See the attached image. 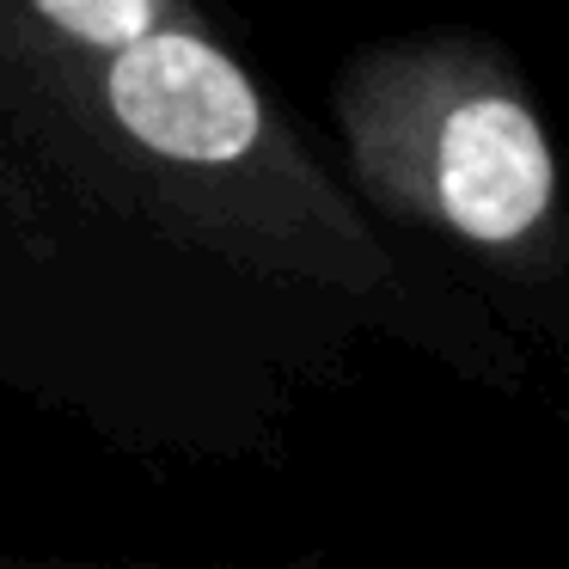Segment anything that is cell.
Returning <instances> with one entry per match:
<instances>
[{"mask_svg":"<svg viewBox=\"0 0 569 569\" xmlns=\"http://www.w3.org/2000/svg\"><path fill=\"white\" fill-rule=\"evenodd\" d=\"M68 43H123L160 19H197L190 0H19Z\"/></svg>","mask_w":569,"mask_h":569,"instance_id":"3","label":"cell"},{"mask_svg":"<svg viewBox=\"0 0 569 569\" xmlns=\"http://www.w3.org/2000/svg\"><path fill=\"white\" fill-rule=\"evenodd\" d=\"M0 129L153 239L258 282L343 295L373 319L441 325L202 19L68 43L0 0Z\"/></svg>","mask_w":569,"mask_h":569,"instance_id":"1","label":"cell"},{"mask_svg":"<svg viewBox=\"0 0 569 569\" xmlns=\"http://www.w3.org/2000/svg\"><path fill=\"white\" fill-rule=\"evenodd\" d=\"M356 184L392 221L453 239L502 276L557 282L563 209L539 111L496 50L410 38L349 62L337 87Z\"/></svg>","mask_w":569,"mask_h":569,"instance_id":"2","label":"cell"}]
</instances>
